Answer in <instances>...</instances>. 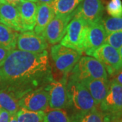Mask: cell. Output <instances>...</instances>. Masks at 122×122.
Wrapping results in <instances>:
<instances>
[{"label": "cell", "mask_w": 122, "mask_h": 122, "mask_svg": "<svg viewBox=\"0 0 122 122\" xmlns=\"http://www.w3.org/2000/svg\"><path fill=\"white\" fill-rule=\"evenodd\" d=\"M102 24L107 35L113 32L122 30V16L105 18V19H102Z\"/></svg>", "instance_id": "cb8c5ba5"}, {"label": "cell", "mask_w": 122, "mask_h": 122, "mask_svg": "<svg viewBox=\"0 0 122 122\" xmlns=\"http://www.w3.org/2000/svg\"><path fill=\"white\" fill-rule=\"evenodd\" d=\"M101 112L107 122L122 117V86L114 80L110 81V87L107 96L99 105Z\"/></svg>", "instance_id": "3957f363"}, {"label": "cell", "mask_w": 122, "mask_h": 122, "mask_svg": "<svg viewBox=\"0 0 122 122\" xmlns=\"http://www.w3.org/2000/svg\"><path fill=\"white\" fill-rule=\"evenodd\" d=\"M107 12L111 17L119 18L122 16V0H110L106 6Z\"/></svg>", "instance_id": "d4e9b609"}, {"label": "cell", "mask_w": 122, "mask_h": 122, "mask_svg": "<svg viewBox=\"0 0 122 122\" xmlns=\"http://www.w3.org/2000/svg\"><path fill=\"white\" fill-rule=\"evenodd\" d=\"M0 3H4V0H0Z\"/></svg>", "instance_id": "d590c367"}, {"label": "cell", "mask_w": 122, "mask_h": 122, "mask_svg": "<svg viewBox=\"0 0 122 122\" xmlns=\"http://www.w3.org/2000/svg\"><path fill=\"white\" fill-rule=\"evenodd\" d=\"M18 99L12 92L5 89H0V109L13 115L20 109Z\"/></svg>", "instance_id": "ac0fdd59"}, {"label": "cell", "mask_w": 122, "mask_h": 122, "mask_svg": "<svg viewBox=\"0 0 122 122\" xmlns=\"http://www.w3.org/2000/svg\"><path fill=\"white\" fill-rule=\"evenodd\" d=\"M87 25L81 18H72L66 27L65 36L61 41V44L67 48L83 53Z\"/></svg>", "instance_id": "8992f818"}, {"label": "cell", "mask_w": 122, "mask_h": 122, "mask_svg": "<svg viewBox=\"0 0 122 122\" xmlns=\"http://www.w3.org/2000/svg\"><path fill=\"white\" fill-rule=\"evenodd\" d=\"M68 75L58 80H53L47 86L49 93V107L53 109H66L69 98L66 89Z\"/></svg>", "instance_id": "ba28073f"}, {"label": "cell", "mask_w": 122, "mask_h": 122, "mask_svg": "<svg viewBox=\"0 0 122 122\" xmlns=\"http://www.w3.org/2000/svg\"><path fill=\"white\" fill-rule=\"evenodd\" d=\"M22 1V0H4V3H6L8 4L12 5L13 6H15V7H17Z\"/></svg>", "instance_id": "f546056e"}, {"label": "cell", "mask_w": 122, "mask_h": 122, "mask_svg": "<svg viewBox=\"0 0 122 122\" xmlns=\"http://www.w3.org/2000/svg\"><path fill=\"white\" fill-rule=\"evenodd\" d=\"M80 81L90 92L96 106L98 107L109 92L110 81L102 79H84Z\"/></svg>", "instance_id": "5bb4252c"}, {"label": "cell", "mask_w": 122, "mask_h": 122, "mask_svg": "<svg viewBox=\"0 0 122 122\" xmlns=\"http://www.w3.org/2000/svg\"><path fill=\"white\" fill-rule=\"evenodd\" d=\"M74 16V12L66 16H56L45 29L42 35L50 44L60 42L65 36L69 22Z\"/></svg>", "instance_id": "8fae6325"}, {"label": "cell", "mask_w": 122, "mask_h": 122, "mask_svg": "<svg viewBox=\"0 0 122 122\" xmlns=\"http://www.w3.org/2000/svg\"><path fill=\"white\" fill-rule=\"evenodd\" d=\"M54 0H37V2L38 4H50Z\"/></svg>", "instance_id": "4dcf8cb0"}, {"label": "cell", "mask_w": 122, "mask_h": 122, "mask_svg": "<svg viewBox=\"0 0 122 122\" xmlns=\"http://www.w3.org/2000/svg\"><path fill=\"white\" fill-rule=\"evenodd\" d=\"M20 108L32 111H46L49 109V93L47 87L30 92L18 100Z\"/></svg>", "instance_id": "30bf717a"}, {"label": "cell", "mask_w": 122, "mask_h": 122, "mask_svg": "<svg viewBox=\"0 0 122 122\" xmlns=\"http://www.w3.org/2000/svg\"><path fill=\"white\" fill-rule=\"evenodd\" d=\"M0 22L16 31L25 32L16 7L0 3Z\"/></svg>", "instance_id": "2e32d148"}, {"label": "cell", "mask_w": 122, "mask_h": 122, "mask_svg": "<svg viewBox=\"0 0 122 122\" xmlns=\"http://www.w3.org/2000/svg\"><path fill=\"white\" fill-rule=\"evenodd\" d=\"M105 43L119 50L122 46V30L115 31L108 34Z\"/></svg>", "instance_id": "484cf974"}, {"label": "cell", "mask_w": 122, "mask_h": 122, "mask_svg": "<svg viewBox=\"0 0 122 122\" xmlns=\"http://www.w3.org/2000/svg\"><path fill=\"white\" fill-rule=\"evenodd\" d=\"M71 75L79 81L84 79H108V73L103 65L92 56H81L71 70Z\"/></svg>", "instance_id": "5b68a950"}, {"label": "cell", "mask_w": 122, "mask_h": 122, "mask_svg": "<svg viewBox=\"0 0 122 122\" xmlns=\"http://www.w3.org/2000/svg\"><path fill=\"white\" fill-rule=\"evenodd\" d=\"M11 115L12 114L8 111L0 109V122H9Z\"/></svg>", "instance_id": "83f0119b"}, {"label": "cell", "mask_w": 122, "mask_h": 122, "mask_svg": "<svg viewBox=\"0 0 122 122\" xmlns=\"http://www.w3.org/2000/svg\"><path fill=\"white\" fill-rule=\"evenodd\" d=\"M107 36V34L102 24V20L87 25L83 52L91 56L96 50L105 44Z\"/></svg>", "instance_id": "4fadbf2b"}, {"label": "cell", "mask_w": 122, "mask_h": 122, "mask_svg": "<svg viewBox=\"0 0 122 122\" xmlns=\"http://www.w3.org/2000/svg\"><path fill=\"white\" fill-rule=\"evenodd\" d=\"M104 11L101 0H82L74 11V16L81 18L89 25L101 21Z\"/></svg>", "instance_id": "9c48e42d"}, {"label": "cell", "mask_w": 122, "mask_h": 122, "mask_svg": "<svg viewBox=\"0 0 122 122\" xmlns=\"http://www.w3.org/2000/svg\"><path fill=\"white\" fill-rule=\"evenodd\" d=\"M18 122H44V111H32L20 108L16 113Z\"/></svg>", "instance_id": "44dd1931"}, {"label": "cell", "mask_w": 122, "mask_h": 122, "mask_svg": "<svg viewBox=\"0 0 122 122\" xmlns=\"http://www.w3.org/2000/svg\"><path fill=\"white\" fill-rule=\"evenodd\" d=\"M9 122H18L17 119H16V113L13 114L11 115L10 119V121Z\"/></svg>", "instance_id": "1f68e13d"}, {"label": "cell", "mask_w": 122, "mask_h": 122, "mask_svg": "<svg viewBox=\"0 0 122 122\" xmlns=\"http://www.w3.org/2000/svg\"><path fill=\"white\" fill-rule=\"evenodd\" d=\"M70 117L72 122H107L104 114L98 109V107L82 115H70Z\"/></svg>", "instance_id": "7402d4cb"}, {"label": "cell", "mask_w": 122, "mask_h": 122, "mask_svg": "<svg viewBox=\"0 0 122 122\" xmlns=\"http://www.w3.org/2000/svg\"><path fill=\"white\" fill-rule=\"evenodd\" d=\"M113 80L122 86V69L119 71H118L115 75H113Z\"/></svg>", "instance_id": "f1b7e54d"}, {"label": "cell", "mask_w": 122, "mask_h": 122, "mask_svg": "<svg viewBox=\"0 0 122 122\" xmlns=\"http://www.w3.org/2000/svg\"><path fill=\"white\" fill-rule=\"evenodd\" d=\"M16 47L19 50L30 53H41L48 48V42L43 35L26 31L18 34Z\"/></svg>", "instance_id": "7c38bea8"}, {"label": "cell", "mask_w": 122, "mask_h": 122, "mask_svg": "<svg viewBox=\"0 0 122 122\" xmlns=\"http://www.w3.org/2000/svg\"><path fill=\"white\" fill-rule=\"evenodd\" d=\"M54 16V12L49 4H38L34 27L35 33L42 35L45 29Z\"/></svg>", "instance_id": "e0dca14e"}, {"label": "cell", "mask_w": 122, "mask_h": 122, "mask_svg": "<svg viewBox=\"0 0 122 122\" xmlns=\"http://www.w3.org/2000/svg\"><path fill=\"white\" fill-rule=\"evenodd\" d=\"M17 31L0 23V47L9 50H14L16 47Z\"/></svg>", "instance_id": "ffe728a7"}, {"label": "cell", "mask_w": 122, "mask_h": 122, "mask_svg": "<svg viewBox=\"0 0 122 122\" xmlns=\"http://www.w3.org/2000/svg\"><path fill=\"white\" fill-rule=\"evenodd\" d=\"M10 51L11 50H9L8 49L0 47V66L4 64L5 60L6 59Z\"/></svg>", "instance_id": "4316f807"}, {"label": "cell", "mask_w": 122, "mask_h": 122, "mask_svg": "<svg viewBox=\"0 0 122 122\" xmlns=\"http://www.w3.org/2000/svg\"><path fill=\"white\" fill-rule=\"evenodd\" d=\"M27 1H33V2H37V0H27Z\"/></svg>", "instance_id": "e575fe53"}, {"label": "cell", "mask_w": 122, "mask_h": 122, "mask_svg": "<svg viewBox=\"0 0 122 122\" xmlns=\"http://www.w3.org/2000/svg\"><path fill=\"white\" fill-rule=\"evenodd\" d=\"M16 8L24 30L31 31L33 30L36 22L37 5L33 1L22 0Z\"/></svg>", "instance_id": "9a60e30c"}, {"label": "cell", "mask_w": 122, "mask_h": 122, "mask_svg": "<svg viewBox=\"0 0 122 122\" xmlns=\"http://www.w3.org/2000/svg\"><path fill=\"white\" fill-rule=\"evenodd\" d=\"M50 54L55 69L62 77L69 75L82 56L81 52L61 44L54 45L51 48Z\"/></svg>", "instance_id": "277c9868"}, {"label": "cell", "mask_w": 122, "mask_h": 122, "mask_svg": "<svg viewBox=\"0 0 122 122\" xmlns=\"http://www.w3.org/2000/svg\"><path fill=\"white\" fill-rule=\"evenodd\" d=\"M118 50H119V54H120V56H121V58H122V47L119 48V49Z\"/></svg>", "instance_id": "836d02e7"}, {"label": "cell", "mask_w": 122, "mask_h": 122, "mask_svg": "<svg viewBox=\"0 0 122 122\" xmlns=\"http://www.w3.org/2000/svg\"><path fill=\"white\" fill-rule=\"evenodd\" d=\"M82 0H54L49 4L56 16H66L74 12Z\"/></svg>", "instance_id": "d6986e66"}, {"label": "cell", "mask_w": 122, "mask_h": 122, "mask_svg": "<svg viewBox=\"0 0 122 122\" xmlns=\"http://www.w3.org/2000/svg\"><path fill=\"white\" fill-rule=\"evenodd\" d=\"M111 122H122V117L119 118V119H115V120L112 121Z\"/></svg>", "instance_id": "d6a6232c"}, {"label": "cell", "mask_w": 122, "mask_h": 122, "mask_svg": "<svg viewBox=\"0 0 122 122\" xmlns=\"http://www.w3.org/2000/svg\"><path fill=\"white\" fill-rule=\"evenodd\" d=\"M91 56L100 61L110 76L115 75L122 69V59L119 50L106 43L96 50Z\"/></svg>", "instance_id": "52a82bcc"}, {"label": "cell", "mask_w": 122, "mask_h": 122, "mask_svg": "<svg viewBox=\"0 0 122 122\" xmlns=\"http://www.w3.org/2000/svg\"><path fill=\"white\" fill-rule=\"evenodd\" d=\"M45 112L44 122H72L65 109H48Z\"/></svg>", "instance_id": "603a6c76"}, {"label": "cell", "mask_w": 122, "mask_h": 122, "mask_svg": "<svg viewBox=\"0 0 122 122\" xmlns=\"http://www.w3.org/2000/svg\"><path fill=\"white\" fill-rule=\"evenodd\" d=\"M66 89L69 98L68 109L71 111V115H82L98 107L86 86L72 75L68 77Z\"/></svg>", "instance_id": "7a4b0ae2"}, {"label": "cell", "mask_w": 122, "mask_h": 122, "mask_svg": "<svg viewBox=\"0 0 122 122\" xmlns=\"http://www.w3.org/2000/svg\"><path fill=\"white\" fill-rule=\"evenodd\" d=\"M54 80L48 53L11 50L0 66V89L12 92L18 100L30 92L46 87Z\"/></svg>", "instance_id": "6da1fadb"}]
</instances>
